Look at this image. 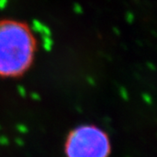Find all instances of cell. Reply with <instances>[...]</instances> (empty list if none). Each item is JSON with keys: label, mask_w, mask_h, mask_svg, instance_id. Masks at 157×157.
<instances>
[{"label": "cell", "mask_w": 157, "mask_h": 157, "mask_svg": "<svg viewBox=\"0 0 157 157\" xmlns=\"http://www.w3.org/2000/svg\"><path fill=\"white\" fill-rule=\"evenodd\" d=\"M33 39L24 26L14 23L0 24V75L15 76L31 63Z\"/></svg>", "instance_id": "cell-1"}, {"label": "cell", "mask_w": 157, "mask_h": 157, "mask_svg": "<svg viewBox=\"0 0 157 157\" xmlns=\"http://www.w3.org/2000/svg\"><path fill=\"white\" fill-rule=\"evenodd\" d=\"M66 152L67 157H108L110 152L109 140L96 127H78L69 135Z\"/></svg>", "instance_id": "cell-2"}]
</instances>
